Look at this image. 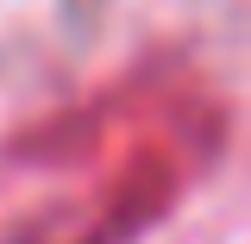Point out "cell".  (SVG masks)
I'll return each mask as SVG.
<instances>
[{"mask_svg":"<svg viewBox=\"0 0 251 244\" xmlns=\"http://www.w3.org/2000/svg\"><path fill=\"white\" fill-rule=\"evenodd\" d=\"M220 144L195 75H145L19 132L0 151V244H126Z\"/></svg>","mask_w":251,"mask_h":244,"instance_id":"cell-1","label":"cell"}]
</instances>
